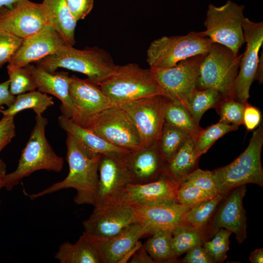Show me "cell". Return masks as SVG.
Masks as SVG:
<instances>
[{
  "instance_id": "44dd1931",
  "label": "cell",
  "mask_w": 263,
  "mask_h": 263,
  "mask_svg": "<svg viewBox=\"0 0 263 263\" xmlns=\"http://www.w3.org/2000/svg\"><path fill=\"white\" fill-rule=\"evenodd\" d=\"M127 164L131 184H143L163 176L167 162L155 144L128 152Z\"/></svg>"
},
{
  "instance_id": "9c48e42d",
  "label": "cell",
  "mask_w": 263,
  "mask_h": 263,
  "mask_svg": "<svg viewBox=\"0 0 263 263\" xmlns=\"http://www.w3.org/2000/svg\"><path fill=\"white\" fill-rule=\"evenodd\" d=\"M84 128L110 144L128 151L143 147L135 126L119 106L113 105L104 110Z\"/></svg>"
},
{
  "instance_id": "30bf717a",
  "label": "cell",
  "mask_w": 263,
  "mask_h": 263,
  "mask_svg": "<svg viewBox=\"0 0 263 263\" xmlns=\"http://www.w3.org/2000/svg\"><path fill=\"white\" fill-rule=\"evenodd\" d=\"M168 99L158 94L119 105L135 126L143 146L157 143L164 124Z\"/></svg>"
},
{
  "instance_id": "d4e9b609",
  "label": "cell",
  "mask_w": 263,
  "mask_h": 263,
  "mask_svg": "<svg viewBox=\"0 0 263 263\" xmlns=\"http://www.w3.org/2000/svg\"><path fill=\"white\" fill-rule=\"evenodd\" d=\"M195 138L193 136L190 137L171 160L167 162L164 175L179 186L197 169L199 158L194 152Z\"/></svg>"
},
{
  "instance_id": "8992f818",
  "label": "cell",
  "mask_w": 263,
  "mask_h": 263,
  "mask_svg": "<svg viewBox=\"0 0 263 263\" xmlns=\"http://www.w3.org/2000/svg\"><path fill=\"white\" fill-rule=\"evenodd\" d=\"M242 56L212 42L200 65L197 89H214L223 98L235 99L234 84Z\"/></svg>"
},
{
  "instance_id": "7a4b0ae2",
  "label": "cell",
  "mask_w": 263,
  "mask_h": 263,
  "mask_svg": "<svg viewBox=\"0 0 263 263\" xmlns=\"http://www.w3.org/2000/svg\"><path fill=\"white\" fill-rule=\"evenodd\" d=\"M36 64L50 73L64 68L84 74L98 85L114 73L117 66L104 49L94 46L79 50L67 44Z\"/></svg>"
},
{
  "instance_id": "ab89813d",
  "label": "cell",
  "mask_w": 263,
  "mask_h": 263,
  "mask_svg": "<svg viewBox=\"0 0 263 263\" xmlns=\"http://www.w3.org/2000/svg\"><path fill=\"white\" fill-rule=\"evenodd\" d=\"M214 197L200 188L188 184H181L178 189V202L183 205L194 206Z\"/></svg>"
},
{
  "instance_id": "7402d4cb",
  "label": "cell",
  "mask_w": 263,
  "mask_h": 263,
  "mask_svg": "<svg viewBox=\"0 0 263 263\" xmlns=\"http://www.w3.org/2000/svg\"><path fill=\"white\" fill-rule=\"evenodd\" d=\"M26 66L34 77L38 91L59 99L61 102L60 109L62 115L69 118L73 117L76 113V109L69 95L71 76L68 73L63 71L50 73L31 64Z\"/></svg>"
},
{
  "instance_id": "52a82bcc",
  "label": "cell",
  "mask_w": 263,
  "mask_h": 263,
  "mask_svg": "<svg viewBox=\"0 0 263 263\" xmlns=\"http://www.w3.org/2000/svg\"><path fill=\"white\" fill-rule=\"evenodd\" d=\"M212 42L201 32L163 36L151 42L147 51L146 61L151 69L171 67L189 57L206 55Z\"/></svg>"
},
{
  "instance_id": "f1b7e54d",
  "label": "cell",
  "mask_w": 263,
  "mask_h": 263,
  "mask_svg": "<svg viewBox=\"0 0 263 263\" xmlns=\"http://www.w3.org/2000/svg\"><path fill=\"white\" fill-rule=\"evenodd\" d=\"M151 235L143 245L155 263L177 262L172 248V229L157 230Z\"/></svg>"
},
{
  "instance_id": "681fc988",
  "label": "cell",
  "mask_w": 263,
  "mask_h": 263,
  "mask_svg": "<svg viewBox=\"0 0 263 263\" xmlns=\"http://www.w3.org/2000/svg\"><path fill=\"white\" fill-rule=\"evenodd\" d=\"M255 80H257L260 84L263 82V53L259 57V62L256 72Z\"/></svg>"
},
{
  "instance_id": "60d3db41",
  "label": "cell",
  "mask_w": 263,
  "mask_h": 263,
  "mask_svg": "<svg viewBox=\"0 0 263 263\" xmlns=\"http://www.w3.org/2000/svg\"><path fill=\"white\" fill-rule=\"evenodd\" d=\"M23 39L0 29V69L9 62Z\"/></svg>"
},
{
  "instance_id": "f35d334b",
  "label": "cell",
  "mask_w": 263,
  "mask_h": 263,
  "mask_svg": "<svg viewBox=\"0 0 263 263\" xmlns=\"http://www.w3.org/2000/svg\"><path fill=\"white\" fill-rule=\"evenodd\" d=\"M182 183L196 186L213 196L219 194L212 171L208 170L197 168L189 174Z\"/></svg>"
},
{
  "instance_id": "d6a6232c",
  "label": "cell",
  "mask_w": 263,
  "mask_h": 263,
  "mask_svg": "<svg viewBox=\"0 0 263 263\" xmlns=\"http://www.w3.org/2000/svg\"><path fill=\"white\" fill-rule=\"evenodd\" d=\"M164 123L181 129L196 137L202 128L195 124L186 106L181 102L169 98Z\"/></svg>"
},
{
  "instance_id": "83f0119b",
  "label": "cell",
  "mask_w": 263,
  "mask_h": 263,
  "mask_svg": "<svg viewBox=\"0 0 263 263\" xmlns=\"http://www.w3.org/2000/svg\"><path fill=\"white\" fill-rule=\"evenodd\" d=\"M54 104L53 98L39 91H33L16 96L13 103L5 110H1L3 115L15 116L20 112L32 109L37 114L42 113Z\"/></svg>"
},
{
  "instance_id": "9a60e30c",
  "label": "cell",
  "mask_w": 263,
  "mask_h": 263,
  "mask_svg": "<svg viewBox=\"0 0 263 263\" xmlns=\"http://www.w3.org/2000/svg\"><path fill=\"white\" fill-rule=\"evenodd\" d=\"M128 152L100 154L98 189L94 206L120 199L123 191L131 184L127 164Z\"/></svg>"
},
{
  "instance_id": "8d00e7d4",
  "label": "cell",
  "mask_w": 263,
  "mask_h": 263,
  "mask_svg": "<svg viewBox=\"0 0 263 263\" xmlns=\"http://www.w3.org/2000/svg\"><path fill=\"white\" fill-rule=\"evenodd\" d=\"M245 104L234 98L223 97L216 109L220 116L219 122L238 127L244 124L243 118Z\"/></svg>"
},
{
  "instance_id": "277c9868",
  "label": "cell",
  "mask_w": 263,
  "mask_h": 263,
  "mask_svg": "<svg viewBox=\"0 0 263 263\" xmlns=\"http://www.w3.org/2000/svg\"><path fill=\"white\" fill-rule=\"evenodd\" d=\"M263 127L260 125L243 153L229 164L212 171L219 194L225 197L234 188L247 184L263 187Z\"/></svg>"
},
{
  "instance_id": "4dcf8cb0",
  "label": "cell",
  "mask_w": 263,
  "mask_h": 263,
  "mask_svg": "<svg viewBox=\"0 0 263 263\" xmlns=\"http://www.w3.org/2000/svg\"><path fill=\"white\" fill-rule=\"evenodd\" d=\"M192 136L181 129L164 123L156 145L161 156L168 162Z\"/></svg>"
},
{
  "instance_id": "74e56055",
  "label": "cell",
  "mask_w": 263,
  "mask_h": 263,
  "mask_svg": "<svg viewBox=\"0 0 263 263\" xmlns=\"http://www.w3.org/2000/svg\"><path fill=\"white\" fill-rule=\"evenodd\" d=\"M231 233L229 230L221 228L215 233L211 240L204 243L203 247L213 257L215 263H223L227 258Z\"/></svg>"
},
{
  "instance_id": "ba28073f",
  "label": "cell",
  "mask_w": 263,
  "mask_h": 263,
  "mask_svg": "<svg viewBox=\"0 0 263 263\" xmlns=\"http://www.w3.org/2000/svg\"><path fill=\"white\" fill-rule=\"evenodd\" d=\"M244 8L243 5L230 0L220 6L209 4L204 23L206 30L201 34L239 55L245 43L243 27Z\"/></svg>"
},
{
  "instance_id": "4fadbf2b",
  "label": "cell",
  "mask_w": 263,
  "mask_h": 263,
  "mask_svg": "<svg viewBox=\"0 0 263 263\" xmlns=\"http://www.w3.org/2000/svg\"><path fill=\"white\" fill-rule=\"evenodd\" d=\"M137 223L135 209L120 199L96 205L83 221L84 232L100 237L114 236L129 225Z\"/></svg>"
},
{
  "instance_id": "c3c4849f",
  "label": "cell",
  "mask_w": 263,
  "mask_h": 263,
  "mask_svg": "<svg viewBox=\"0 0 263 263\" xmlns=\"http://www.w3.org/2000/svg\"><path fill=\"white\" fill-rule=\"evenodd\" d=\"M252 263H263V248H258L253 251L249 258Z\"/></svg>"
},
{
  "instance_id": "2e32d148",
  "label": "cell",
  "mask_w": 263,
  "mask_h": 263,
  "mask_svg": "<svg viewBox=\"0 0 263 263\" xmlns=\"http://www.w3.org/2000/svg\"><path fill=\"white\" fill-rule=\"evenodd\" d=\"M246 191L245 185H242L234 188L224 197V201L204 231L206 241L221 228L235 234L239 244L245 240L247 223L243 202Z\"/></svg>"
},
{
  "instance_id": "5bb4252c",
  "label": "cell",
  "mask_w": 263,
  "mask_h": 263,
  "mask_svg": "<svg viewBox=\"0 0 263 263\" xmlns=\"http://www.w3.org/2000/svg\"><path fill=\"white\" fill-rule=\"evenodd\" d=\"M246 48L242 54L234 88L235 99L247 103L250 87L255 80L259 52L263 43V22H255L244 17L243 22Z\"/></svg>"
},
{
  "instance_id": "b9f144b4",
  "label": "cell",
  "mask_w": 263,
  "mask_h": 263,
  "mask_svg": "<svg viewBox=\"0 0 263 263\" xmlns=\"http://www.w3.org/2000/svg\"><path fill=\"white\" fill-rule=\"evenodd\" d=\"M67 6L77 22L84 19L92 10L94 0H65Z\"/></svg>"
},
{
  "instance_id": "8fae6325",
  "label": "cell",
  "mask_w": 263,
  "mask_h": 263,
  "mask_svg": "<svg viewBox=\"0 0 263 263\" xmlns=\"http://www.w3.org/2000/svg\"><path fill=\"white\" fill-rule=\"evenodd\" d=\"M205 55L189 57L169 68H150L164 95L185 105L197 89L200 67Z\"/></svg>"
},
{
  "instance_id": "7c38bea8",
  "label": "cell",
  "mask_w": 263,
  "mask_h": 263,
  "mask_svg": "<svg viewBox=\"0 0 263 263\" xmlns=\"http://www.w3.org/2000/svg\"><path fill=\"white\" fill-rule=\"evenodd\" d=\"M49 24H51L50 12L42 3L23 0L0 9V29L23 39Z\"/></svg>"
},
{
  "instance_id": "836d02e7",
  "label": "cell",
  "mask_w": 263,
  "mask_h": 263,
  "mask_svg": "<svg viewBox=\"0 0 263 263\" xmlns=\"http://www.w3.org/2000/svg\"><path fill=\"white\" fill-rule=\"evenodd\" d=\"M223 198L224 196L219 194L191 207L185 215V224L204 232Z\"/></svg>"
},
{
  "instance_id": "5b68a950",
  "label": "cell",
  "mask_w": 263,
  "mask_h": 263,
  "mask_svg": "<svg viewBox=\"0 0 263 263\" xmlns=\"http://www.w3.org/2000/svg\"><path fill=\"white\" fill-rule=\"evenodd\" d=\"M113 105L158 94L164 95L151 69L136 63L117 65L114 73L99 84Z\"/></svg>"
},
{
  "instance_id": "bcb514c9",
  "label": "cell",
  "mask_w": 263,
  "mask_h": 263,
  "mask_svg": "<svg viewBox=\"0 0 263 263\" xmlns=\"http://www.w3.org/2000/svg\"><path fill=\"white\" fill-rule=\"evenodd\" d=\"M15 98L16 96L10 91L9 80L0 83V113L2 106L6 105L9 107L13 103Z\"/></svg>"
},
{
  "instance_id": "e575fe53",
  "label": "cell",
  "mask_w": 263,
  "mask_h": 263,
  "mask_svg": "<svg viewBox=\"0 0 263 263\" xmlns=\"http://www.w3.org/2000/svg\"><path fill=\"white\" fill-rule=\"evenodd\" d=\"M238 129V127L234 125L219 122L205 129H202L195 138L194 152L196 157L199 158L218 139Z\"/></svg>"
},
{
  "instance_id": "e0dca14e",
  "label": "cell",
  "mask_w": 263,
  "mask_h": 263,
  "mask_svg": "<svg viewBox=\"0 0 263 263\" xmlns=\"http://www.w3.org/2000/svg\"><path fill=\"white\" fill-rule=\"evenodd\" d=\"M69 95L76 109L75 114L70 119L83 128L95 116L113 106L99 86L87 78L71 76Z\"/></svg>"
},
{
  "instance_id": "7dc6e473",
  "label": "cell",
  "mask_w": 263,
  "mask_h": 263,
  "mask_svg": "<svg viewBox=\"0 0 263 263\" xmlns=\"http://www.w3.org/2000/svg\"><path fill=\"white\" fill-rule=\"evenodd\" d=\"M131 263H155L141 244L133 253Z\"/></svg>"
},
{
  "instance_id": "4316f807",
  "label": "cell",
  "mask_w": 263,
  "mask_h": 263,
  "mask_svg": "<svg viewBox=\"0 0 263 263\" xmlns=\"http://www.w3.org/2000/svg\"><path fill=\"white\" fill-rule=\"evenodd\" d=\"M60 263H100L97 253L83 233L74 244H61L55 255Z\"/></svg>"
},
{
  "instance_id": "484cf974",
  "label": "cell",
  "mask_w": 263,
  "mask_h": 263,
  "mask_svg": "<svg viewBox=\"0 0 263 263\" xmlns=\"http://www.w3.org/2000/svg\"><path fill=\"white\" fill-rule=\"evenodd\" d=\"M42 3L50 11L51 25L67 45L74 46L77 21L70 13L65 0H43Z\"/></svg>"
},
{
  "instance_id": "f546056e",
  "label": "cell",
  "mask_w": 263,
  "mask_h": 263,
  "mask_svg": "<svg viewBox=\"0 0 263 263\" xmlns=\"http://www.w3.org/2000/svg\"><path fill=\"white\" fill-rule=\"evenodd\" d=\"M222 98V95L215 89H196L188 98L185 106L195 124L199 126L204 113L210 108L216 110Z\"/></svg>"
},
{
  "instance_id": "ffe728a7",
  "label": "cell",
  "mask_w": 263,
  "mask_h": 263,
  "mask_svg": "<svg viewBox=\"0 0 263 263\" xmlns=\"http://www.w3.org/2000/svg\"><path fill=\"white\" fill-rule=\"evenodd\" d=\"M67 44L51 24L24 38L8 63L24 67L53 54Z\"/></svg>"
},
{
  "instance_id": "cb8c5ba5",
  "label": "cell",
  "mask_w": 263,
  "mask_h": 263,
  "mask_svg": "<svg viewBox=\"0 0 263 263\" xmlns=\"http://www.w3.org/2000/svg\"><path fill=\"white\" fill-rule=\"evenodd\" d=\"M60 127L72 135L84 149L94 154L127 152L130 151L118 148L107 142L89 130L80 126L63 115L58 118Z\"/></svg>"
},
{
  "instance_id": "d590c367",
  "label": "cell",
  "mask_w": 263,
  "mask_h": 263,
  "mask_svg": "<svg viewBox=\"0 0 263 263\" xmlns=\"http://www.w3.org/2000/svg\"><path fill=\"white\" fill-rule=\"evenodd\" d=\"M7 69L9 89L13 95L16 96L37 89L35 79L26 66L8 63Z\"/></svg>"
},
{
  "instance_id": "6da1fadb",
  "label": "cell",
  "mask_w": 263,
  "mask_h": 263,
  "mask_svg": "<svg viewBox=\"0 0 263 263\" xmlns=\"http://www.w3.org/2000/svg\"><path fill=\"white\" fill-rule=\"evenodd\" d=\"M66 143V160L69 169L67 176L62 181L28 196L33 200L63 189L73 188L76 191L74 198L76 204L94 206L98 189L100 154L88 152L69 134H67Z\"/></svg>"
},
{
  "instance_id": "ee69618b",
  "label": "cell",
  "mask_w": 263,
  "mask_h": 263,
  "mask_svg": "<svg viewBox=\"0 0 263 263\" xmlns=\"http://www.w3.org/2000/svg\"><path fill=\"white\" fill-rule=\"evenodd\" d=\"M182 261L185 263H214V259L202 245H196L187 251Z\"/></svg>"
},
{
  "instance_id": "d6986e66",
  "label": "cell",
  "mask_w": 263,
  "mask_h": 263,
  "mask_svg": "<svg viewBox=\"0 0 263 263\" xmlns=\"http://www.w3.org/2000/svg\"><path fill=\"white\" fill-rule=\"evenodd\" d=\"M179 185L165 176L143 184H130L120 199L134 208L155 207L178 203Z\"/></svg>"
},
{
  "instance_id": "f907efd6",
  "label": "cell",
  "mask_w": 263,
  "mask_h": 263,
  "mask_svg": "<svg viewBox=\"0 0 263 263\" xmlns=\"http://www.w3.org/2000/svg\"><path fill=\"white\" fill-rule=\"evenodd\" d=\"M6 173V165L4 162L0 159V191L3 188V180ZM1 200L0 198V205Z\"/></svg>"
},
{
  "instance_id": "603a6c76",
  "label": "cell",
  "mask_w": 263,
  "mask_h": 263,
  "mask_svg": "<svg viewBox=\"0 0 263 263\" xmlns=\"http://www.w3.org/2000/svg\"><path fill=\"white\" fill-rule=\"evenodd\" d=\"M192 207L179 203L155 207L134 208L137 223L144 225L151 235L160 229H171L185 225L184 217Z\"/></svg>"
},
{
  "instance_id": "7bdbcfd3",
  "label": "cell",
  "mask_w": 263,
  "mask_h": 263,
  "mask_svg": "<svg viewBox=\"0 0 263 263\" xmlns=\"http://www.w3.org/2000/svg\"><path fill=\"white\" fill-rule=\"evenodd\" d=\"M14 117L3 115L0 120V153L16 135Z\"/></svg>"
},
{
  "instance_id": "f6af8a7d",
  "label": "cell",
  "mask_w": 263,
  "mask_h": 263,
  "mask_svg": "<svg viewBox=\"0 0 263 263\" xmlns=\"http://www.w3.org/2000/svg\"><path fill=\"white\" fill-rule=\"evenodd\" d=\"M262 119L260 111L256 107L246 103L244 113V124L248 131H252L258 127Z\"/></svg>"
},
{
  "instance_id": "1f68e13d",
  "label": "cell",
  "mask_w": 263,
  "mask_h": 263,
  "mask_svg": "<svg viewBox=\"0 0 263 263\" xmlns=\"http://www.w3.org/2000/svg\"><path fill=\"white\" fill-rule=\"evenodd\" d=\"M172 248L174 256H179L193 247L206 241L203 231L188 225H181L172 229Z\"/></svg>"
},
{
  "instance_id": "816d5d0a",
  "label": "cell",
  "mask_w": 263,
  "mask_h": 263,
  "mask_svg": "<svg viewBox=\"0 0 263 263\" xmlns=\"http://www.w3.org/2000/svg\"><path fill=\"white\" fill-rule=\"evenodd\" d=\"M23 0H0V9L9 7Z\"/></svg>"
},
{
  "instance_id": "ac0fdd59",
  "label": "cell",
  "mask_w": 263,
  "mask_h": 263,
  "mask_svg": "<svg viewBox=\"0 0 263 263\" xmlns=\"http://www.w3.org/2000/svg\"><path fill=\"white\" fill-rule=\"evenodd\" d=\"M83 233L94 247L100 263H121L134 250L140 239L149 235L146 226L139 223L132 224L109 237Z\"/></svg>"
},
{
  "instance_id": "3957f363",
  "label": "cell",
  "mask_w": 263,
  "mask_h": 263,
  "mask_svg": "<svg viewBox=\"0 0 263 263\" xmlns=\"http://www.w3.org/2000/svg\"><path fill=\"white\" fill-rule=\"evenodd\" d=\"M48 121L42 114L36 116L35 125L29 138L22 150L16 169L7 173L3 180V188L12 190L23 178L39 170L60 172L64 159L58 156L49 143L45 134Z\"/></svg>"
}]
</instances>
